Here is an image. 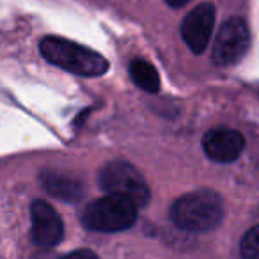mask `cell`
I'll list each match as a JSON object with an SVG mask.
<instances>
[{
  "mask_svg": "<svg viewBox=\"0 0 259 259\" xmlns=\"http://www.w3.org/2000/svg\"><path fill=\"white\" fill-rule=\"evenodd\" d=\"M41 185L48 192V195L64 202H78L83 197V187L76 178L62 172H47L41 174Z\"/></svg>",
  "mask_w": 259,
  "mask_h": 259,
  "instance_id": "9",
  "label": "cell"
},
{
  "mask_svg": "<svg viewBox=\"0 0 259 259\" xmlns=\"http://www.w3.org/2000/svg\"><path fill=\"white\" fill-rule=\"evenodd\" d=\"M39 50L50 64L80 76H101L108 69V62L103 55L64 37H43Z\"/></svg>",
  "mask_w": 259,
  "mask_h": 259,
  "instance_id": "2",
  "label": "cell"
},
{
  "mask_svg": "<svg viewBox=\"0 0 259 259\" xmlns=\"http://www.w3.org/2000/svg\"><path fill=\"white\" fill-rule=\"evenodd\" d=\"M61 259H98V255L94 254L93 250H85V248H82V250L69 252V254H66L64 257H61Z\"/></svg>",
  "mask_w": 259,
  "mask_h": 259,
  "instance_id": "12",
  "label": "cell"
},
{
  "mask_svg": "<svg viewBox=\"0 0 259 259\" xmlns=\"http://www.w3.org/2000/svg\"><path fill=\"white\" fill-rule=\"evenodd\" d=\"M250 47V32L243 18L226 20L215 36L211 59L217 66H234L245 57Z\"/></svg>",
  "mask_w": 259,
  "mask_h": 259,
  "instance_id": "5",
  "label": "cell"
},
{
  "mask_svg": "<svg viewBox=\"0 0 259 259\" xmlns=\"http://www.w3.org/2000/svg\"><path fill=\"white\" fill-rule=\"evenodd\" d=\"M41 259H50V255H45V257H41Z\"/></svg>",
  "mask_w": 259,
  "mask_h": 259,
  "instance_id": "14",
  "label": "cell"
},
{
  "mask_svg": "<svg viewBox=\"0 0 259 259\" xmlns=\"http://www.w3.org/2000/svg\"><path fill=\"white\" fill-rule=\"evenodd\" d=\"M167 4L170 6V8H183L187 2H190V0H165Z\"/></svg>",
  "mask_w": 259,
  "mask_h": 259,
  "instance_id": "13",
  "label": "cell"
},
{
  "mask_svg": "<svg viewBox=\"0 0 259 259\" xmlns=\"http://www.w3.org/2000/svg\"><path fill=\"white\" fill-rule=\"evenodd\" d=\"M240 252L243 259H259V226L245 233L240 243Z\"/></svg>",
  "mask_w": 259,
  "mask_h": 259,
  "instance_id": "11",
  "label": "cell"
},
{
  "mask_svg": "<svg viewBox=\"0 0 259 259\" xmlns=\"http://www.w3.org/2000/svg\"><path fill=\"white\" fill-rule=\"evenodd\" d=\"M202 148L208 158L219 163L234 162L245 148V141L240 132L233 128H213L206 132Z\"/></svg>",
  "mask_w": 259,
  "mask_h": 259,
  "instance_id": "8",
  "label": "cell"
},
{
  "mask_svg": "<svg viewBox=\"0 0 259 259\" xmlns=\"http://www.w3.org/2000/svg\"><path fill=\"white\" fill-rule=\"evenodd\" d=\"M130 76H132L135 85L141 87L146 93H158L160 91L158 71L148 61L137 59V61L132 62V66H130Z\"/></svg>",
  "mask_w": 259,
  "mask_h": 259,
  "instance_id": "10",
  "label": "cell"
},
{
  "mask_svg": "<svg viewBox=\"0 0 259 259\" xmlns=\"http://www.w3.org/2000/svg\"><path fill=\"white\" fill-rule=\"evenodd\" d=\"M222 219V197L209 188L181 195L170 206V220L188 233H209L220 226Z\"/></svg>",
  "mask_w": 259,
  "mask_h": 259,
  "instance_id": "1",
  "label": "cell"
},
{
  "mask_svg": "<svg viewBox=\"0 0 259 259\" xmlns=\"http://www.w3.org/2000/svg\"><path fill=\"white\" fill-rule=\"evenodd\" d=\"M139 206L126 197L107 195L91 202L82 213L83 227L98 233H121L134 226Z\"/></svg>",
  "mask_w": 259,
  "mask_h": 259,
  "instance_id": "3",
  "label": "cell"
},
{
  "mask_svg": "<svg viewBox=\"0 0 259 259\" xmlns=\"http://www.w3.org/2000/svg\"><path fill=\"white\" fill-rule=\"evenodd\" d=\"M100 187L108 195H119L126 197L137 204L139 208L146 206L151 197L148 183L144 181L142 174L128 162H110L101 169L100 172Z\"/></svg>",
  "mask_w": 259,
  "mask_h": 259,
  "instance_id": "4",
  "label": "cell"
},
{
  "mask_svg": "<svg viewBox=\"0 0 259 259\" xmlns=\"http://www.w3.org/2000/svg\"><path fill=\"white\" fill-rule=\"evenodd\" d=\"M215 6L209 2L199 4L185 16L183 23H181V36L194 54H202L209 45L213 27H215Z\"/></svg>",
  "mask_w": 259,
  "mask_h": 259,
  "instance_id": "6",
  "label": "cell"
},
{
  "mask_svg": "<svg viewBox=\"0 0 259 259\" xmlns=\"http://www.w3.org/2000/svg\"><path fill=\"white\" fill-rule=\"evenodd\" d=\"M32 240L41 248H54L64 236V224L47 201H34L30 206Z\"/></svg>",
  "mask_w": 259,
  "mask_h": 259,
  "instance_id": "7",
  "label": "cell"
}]
</instances>
